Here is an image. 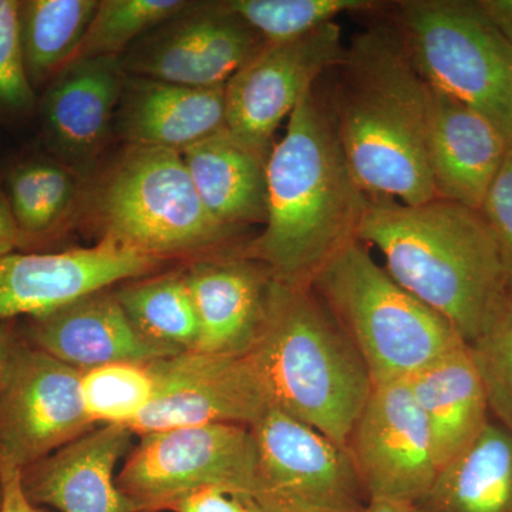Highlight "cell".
Instances as JSON below:
<instances>
[{
	"label": "cell",
	"instance_id": "obj_1",
	"mask_svg": "<svg viewBox=\"0 0 512 512\" xmlns=\"http://www.w3.org/2000/svg\"><path fill=\"white\" fill-rule=\"evenodd\" d=\"M265 228L245 258L276 281L309 285L336 252L357 239L367 195L357 184L330 110L318 89L292 111L266 163Z\"/></svg>",
	"mask_w": 512,
	"mask_h": 512
},
{
	"label": "cell",
	"instance_id": "obj_2",
	"mask_svg": "<svg viewBox=\"0 0 512 512\" xmlns=\"http://www.w3.org/2000/svg\"><path fill=\"white\" fill-rule=\"evenodd\" d=\"M330 110L350 170L367 198L436 200L427 157V84L389 20L352 37L332 72Z\"/></svg>",
	"mask_w": 512,
	"mask_h": 512
},
{
	"label": "cell",
	"instance_id": "obj_3",
	"mask_svg": "<svg viewBox=\"0 0 512 512\" xmlns=\"http://www.w3.org/2000/svg\"><path fill=\"white\" fill-rule=\"evenodd\" d=\"M357 239L379 249L387 274L443 316L467 346L487 332L510 296L500 249L480 210L443 198L420 205L369 198Z\"/></svg>",
	"mask_w": 512,
	"mask_h": 512
},
{
	"label": "cell",
	"instance_id": "obj_4",
	"mask_svg": "<svg viewBox=\"0 0 512 512\" xmlns=\"http://www.w3.org/2000/svg\"><path fill=\"white\" fill-rule=\"evenodd\" d=\"M247 356L274 409L348 446L373 383L362 356L308 285L272 278L264 326Z\"/></svg>",
	"mask_w": 512,
	"mask_h": 512
},
{
	"label": "cell",
	"instance_id": "obj_5",
	"mask_svg": "<svg viewBox=\"0 0 512 512\" xmlns=\"http://www.w3.org/2000/svg\"><path fill=\"white\" fill-rule=\"evenodd\" d=\"M308 286L362 356L373 384L409 379L466 345L443 316L397 284L359 239L336 252Z\"/></svg>",
	"mask_w": 512,
	"mask_h": 512
},
{
	"label": "cell",
	"instance_id": "obj_6",
	"mask_svg": "<svg viewBox=\"0 0 512 512\" xmlns=\"http://www.w3.org/2000/svg\"><path fill=\"white\" fill-rule=\"evenodd\" d=\"M100 241L163 259L218 247L234 229L212 218L180 151L126 146L94 185Z\"/></svg>",
	"mask_w": 512,
	"mask_h": 512
},
{
	"label": "cell",
	"instance_id": "obj_7",
	"mask_svg": "<svg viewBox=\"0 0 512 512\" xmlns=\"http://www.w3.org/2000/svg\"><path fill=\"white\" fill-rule=\"evenodd\" d=\"M392 5L387 20L421 79L478 111L512 147V46L480 2L403 0Z\"/></svg>",
	"mask_w": 512,
	"mask_h": 512
},
{
	"label": "cell",
	"instance_id": "obj_8",
	"mask_svg": "<svg viewBox=\"0 0 512 512\" xmlns=\"http://www.w3.org/2000/svg\"><path fill=\"white\" fill-rule=\"evenodd\" d=\"M117 485L138 512H161L195 491L215 488L247 500L258 470L251 427L205 424L140 436Z\"/></svg>",
	"mask_w": 512,
	"mask_h": 512
},
{
	"label": "cell",
	"instance_id": "obj_9",
	"mask_svg": "<svg viewBox=\"0 0 512 512\" xmlns=\"http://www.w3.org/2000/svg\"><path fill=\"white\" fill-rule=\"evenodd\" d=\"M251 430L258 470L249 503L262 512H365L369 497L348 448L274 407Z\"/></svg>",
	"mask_w": 512,
	"mask_h": 512
},
{
	"label": "cell",
	"instance_id": "obj_10",
	"mask_svg": "<svg viewBox=\"0 0 512 512\" xmlns=\"http://www.w3.org/2000/svg\"><path fill=\"white\" fill-rule=\"evenodd\" d=\"M80 377L20 335L0 379V466L25 470L94 429Z\"/></svg>",
	"mask_w": 512,
	"mask_h": 512
},
{
	"label": "cell",
	"instance_id": "obj_11",
	"mask_svg": "<svg viewBox=\"0 0 512 512\" xmlns=\"http://www.w3.org/2000/svg\"><path fill=\"white\" fill-rule=\"evenodd\" d=\"M342 29L328 23L286 42L265 43L225 84V123L245 146L269 157L275 131L316 82L345 57Z\"/></svg>",
	"mask_w": 512,
	"mask_h": 512
},
{
	"label": "cell",
	"instance_id": "obj_12",
	"mask_svg": "<svg viewBox=\"0 0 512 512\" xmlns=\"http://www.w3.org/2000/svg\"><path fill=\"white\" fill-rule=\"evenodd\" d=\"M154 396L131 426L134 434L205 424L252 427L271 399L251 359L214 353H175L147 363Z\"/></svg>",
	"mask_w": 512,
	"mask_h": 512
},
{
	"label": "cell",
	"instance_id": "obj_13",
	"mask_svg": "<svg viewBox=\"0 0 512 512\" xmlns=\"http://www.w3.org/2000/svg\"><path fill=\"white\" fill-rule=\"evenodd\" d=\"M225 2H190L120 56L128 76L181 86H225L265 45Z\"/></svg>",
	"mask_w": 512,
	"mask_h": 512
},
{
	"label": "cell",
	"instance_id": "obj_14",
	"mask_svg": "<svg viewBox=\"0 0 512 512\" xmlns=\"http://www.w3.org/2000/svg\"><path fill=\"white\" fill-rule=\"evenodd\" d=\"M346 448L369 501L416 504L439 474L429 424L407 380L373 384Z\"/></svg>",
	"mask_w": 512,
	"mask_h": 512
},
{
	"label": "cell",
	"instance_id": "obj_15",
	"mask_svg": "<svg viewBox=\"0 0 512 512\" xmlns=\"http://www.w3.org/2000/svg\"><path fill=\"white\" fill-rule=\"evenodd\" d=\"M161 259L109 241L60 252L0 256V323L46 315L90 293L153 271Z\"/></svg>",
	"mask_w": 512,
	"mask_h": 512
},
{
	"label": "cell",
	"instance_id": "obj_16",
	"mask_svg": "<svg viewBox=\"0 0 512 512\" xmlns=\"http://www.w3.org/2000/svg\"><path fill=\"white\" fill-rule=\"evenodd\" d=\"M127 74L119 56L76 59L47 84L40 131L56 161L87 177L114 130Z\"/></svg>",
	"mask_w": 512,
	"mask_h": 512
},
{
	"label": "cell",
	"instance_id": "obj_17",
	"mask_svg": "<svg viewBox=\"0 0 512 512\" xmlns=\"http://www.w3.org/2000/svg\"><path fill=\"white\" fill-rule=\"evenodd\" d=\"M23 339L80 372L110 363L146 365L175 355L136 328L111 288L26 319Z\"/></svg>",
	"mask_w": 512,
	"mask_h": 512
},
{
	"label": "cell",
	"instance_id": "obj_18",
	"mask_svg": "<svg viewBox=\"0 0 512 512\" xmlns=\"http://www.w3.org/2000/svg\"><path fill=\"white\" fill-rule=\"evenodd\" d=\"M133 434L121 426L90 430L22 470L23 490L37 507L60 512H138L116 477Z\"/></svg>",
	"mask_w": 512,
	"mask_h": 512
},
{
	"label": "cell",
	"instance_id": "obj_19",
	"mask_svg": "<svg viewBox=\"0 0 512 512\" xmlns=\"http://www.w3.org/2000/svg\"><path fill=\"white\" fill-rule=\"evenodd\" d=\"M427 97V157L437 198L480 210L511 147L467 104L429 84Z\"/></svg>",
	"mask_w": 512,
	"mask_h": 512
},
{
	"label": "cell",
	"instance_id": "obj_20",
	"mask_svg": "<svg viewBox=\"0 0 512 512\" xmlns=\"http://www.w3.org/2000/svg\"><path fill=\"white\" fill-rule=\"evenodd\" d=\"M197 312V352L245 356L261 335L272 276L252 259L202 261L184 274Z\"/></svg>",
	"mask_w": 512,
	"mask_h": 512
},
{
	"label": "cell",
	"instance_id": "obj_21",
	"mask_svg": "<svg viewBox=\"0 0 512 512\" xmlns=\"http://www.w3.org/2000/svg\"><path fill=\"white\" fill-rule=\"evenodd\" d=\"M225 127V86L201 89L127 74L114 120L127 146L183 151Z\"/></svg>",
	"mask_w": 512,
	"mask_h": 512
},
{
	"label": "cell",
	"instance_id": "obj_22",
	"mask_svg": "<svg viewBox=\"0 0 512 512\" xmlns=\"http://www.w3.org/2000/svg\"><path fill=\"white\" fill-rule=\"evenodd\" d=\"M406 380L429 424L439 468L463 453L493 419L483 377L467 345Z\"/></svg>",
	"mask_w": 512,
	"mask_h": 512
},
{
	"label": "cell",
	"instance_id": "obj_23",
	"mask_svg": "<svg viewBox=\"0 0 512 512\" xmlns=\"http://www.w3.org/2000/svg\"><path fill=\"white\" fill-rule=\"evenodd\" d=\"M180 153L214 220L237 232L247 225L265 224L269 157L245 146L227 127Z\"/></svg>",
	"mask_w": 512,
	"mask_h": 512
},
{
	"label": "cell",
	"instance_id": "obj_24",
	"mask_svg": "<svg viewBox=\"0 0 512 512\" xmlns=\"http://www.w3.org/2000/svg\"><path fill=\"white\" fill-rule=\"evenodd\" d=\"M419 512H512V431L494 419L441 467Z\"/></svg>",
	"mask_w": 512,
	"mask_h": 512
},
{
	"label": "cell",
	"instance_id": "obj_25",
	"mask_svg": "<svg viewBox=\"0 0 512 512\" xmlns=\"http://www.w3.org/2000/svg\"><path fill=\"white\" fill-rule=\"evenodd\" d=\"M100 0H23L20 43L33 89L49 84L72 63L92 25Z\"/></svg>",
	"mask_w": 512,
	"mask_h": 512
},
{
	"label": "cell",
	"instance_id": "obj_26",
	"mask_svg": "<svg viewBox=\"0 0 512 512\" xmlns=\"http://www.w3.org/2000/svg\"><path fill=\"white\" fill-rule=\"evenodd\" d=\"M77 175L55 158H28L5 178L23 249L53 237L76 205Z\"/></svg>",
	"mask_w": 512,
	"mask_h": 512
},
{
	"label": "cell",
	"instance_id": "obj_27",
	"mask_svg": "<svg viewBox=\"0 0 512 512\" xmlns=\"http://www.w3.org/2000/svg\"><path fill=\"white\" fill-rule=\"evenodd\" d=\"M113 291L148 340L173 353L197 349L200 326L184 274L133 279Z\"/></svg>",
	"mask_w": 512,
	"mask_h": 512
},
{
	"label": "cell",
	"instance_id": "obj_28",
	"mask_svg": "<svg viewBox=\"0 0 512 512\" xmlns=\"http://www.w3.org/2000/svg\"><path fill=\"white\" fill-rule=\"evenodd\" d=\"M227 6L266 43L298 39L335 22L343 13L373 12L375 0H227Z\"/></svg>",
	"mask_w": 512,
	"mask_h": 512
},
{
	"label": "cell",
	"instance_id": "obj_29",
	"mask_svg": "<svg viewBox=\"0 0 512 512\" xmlns=\"http://www.w3.org/2000/svg\"><path fill=\"white\" fill-rule=\"evenodd\" d=\"M84 410L94 424L131 429L154 396L147 363H110L80 377Z\"/></svg>",
	"mask_w": 512,
	"mask_h": 512
},
{
	"label": "cell",
	"instance_id": "obj_30",
	"mask_svg": "<svg viewBox=\"0 0 512 512\" xmlns=\"http://www.w3.org/2000/svg\"><path fill=\"white\" fill-rule=\"evenodd\" d=\"M185 0H101L76 59L121 56L151 29L173 18Z\"/></svg>",
	"mask_w": 512,
	"mask_h": 512
},
{
	"label": "cell",
	"instance_id": "obj_31",
	"mask_svg": "<svg viewBox=\"0 0 512 512\" xmlns=\"http://www.w3.org/2000/svg\"><path fill=\"white\" fill-rule=\"evenodd\" d=\"M468 348L483 377L491 417L512 431V289L493 325Z\"/></svg>",
	"mask_w": 512,
	"mask_h": 512
},
{
	"label": "cell",
	"instance_id": "obj_32",
	"mask_svg": "<svg viewBox=\"0 0 512 512\" xmlns=\"http://www.w3.org/2000/svg\"><path fill=\"white\" fill-rule=\"evenodd\" d=\"M19 3L0 0V121L28 116L36 106V90L23 62Z\"/></svg>",
	"mask_w": 512,
	"mask_h": 512
},
{
	"label": "cell",
	"instance_id": "obj_33",
	"mask_svg": "<svg viewBox=\"0 0 512 512\" xmlns=\"http://www.w3.org/2000/svg\"><path fill=\"white\" fill-rule=\"evenodd\" d=\"M500 249L512 289V147L480 208Z\"/></svg>",
	"mask_w": 512,
	"mask_h": 512
},
{
	"label": "cell",
	"instance_id": "obj_34",
	"mask_svg": "<svg viewBox=\"0 0 512 512\" xmlns=\"http://www.w3.org/2000/svg\"><path fill=\"white\" fill-rule=\"evenodd\" d=\"M168 511L173 512H248L247 501L215 488L195 491L175 501Z\"/></svg>",
	"mask_w": 512,
	"mask_h": 512
},
{
	"label": "cell",
	"instance_id": "obj_35",
	"mask_svg": "<svg viewBox=\"0 0 512 512\" xmlns=\"http://www.w3.org/2000/svg\"><path fill=\"white\" fill-rule=\"evenodd\" d=\"M0 478H2L0 512H43L29 500L23 490L20 468L0 466Z\"/></svg>",
	"mask_w": 512,
	"mask_h": 512
},
{
	"label": "cell",
	"instance_id": "obj_36",
	"mask_svg": "<svg viewBox=\"0 0 512 512\" xmlns=\"http://www.w3.org/2000/svg\"><path fill=\"white\" fill-rule=\"evenodd\" d=\"M18 249H23L22 237L13 217L5 185L0 183V256L18 252Z\"/></svg>",
	"mask_w": 512,
	"mask_h": 512
},
{
	"label": "cell",
	"instance_id": "obj_37",
	"mask_svg": "<svg viewBox=\"0 0 512 512\" xmlns=\"http://www.w3.org/2000/svg\"><path fill=\"white\" fill-rule=\"evenodd\" d=\"M480 5L512 46V0H483Z\"/></svg>",
	"mask_w": 512,
	"mask_h": 512
},
{
	"label": "cell",
	"instance_id": "obj_38",
	"mask_svg": "<svg viewBox=\"0 0 512 512\" xmlns=\"http://www.w3.org/2000/svg\"><path fill=\"white\" fill-rule=\"evenodd\" d=\"M20 335L22 333L19 332V328H16L15 320L0 323V379H2L3 370H5L10 353L18 343Z\"/></svg>",
	"mask_w": 512,
	"mask_h": 512
},
{
	"label": "cell",
	"instance_id": "obj_39",
	"mask_svg": "<svg viewBox=\"0 0 512 512\" xmlns=\"http://www.w3.org/2000/svg\"><path fill=\"white\" fill-rule=\"evenodd\" d=\"M365 512H419L416 504L404 501L370 500Z\"/></svg>",
	"mask_w": 512,
	"mask_h": 512
},
{
	"label": "cell",
	"instance_id": "obj_40",
	"mask_svg": "<svg viewBox=\"0 0 512 512\" xmlns=\"http://www.w3.org/2000/svg\"><path fill=\"white\" fill-rule=\"evenodd\" d=\"M245 501H247V500H245ZM247 504H248V512H262L261 510H259L258 507H255L254 504L249 503V501H247Z\"/></svg>",
	"mask_w": 512,
	"mask_h": 512
},
{
	"label": "cell",
	"instance_id": "obj_41",
	"mask_svg": "<svg viewBox=\"0 0 512 512\" xmlns=\"http://www.w3.org/2000/svg\"><path fill=\"white\" fill-rule=\"evenodd\" d=\"M0 505H2V478H0Z\"/></svg>",
	"mask_w": 512,
	"mask_h": 512
}]
</instances>
